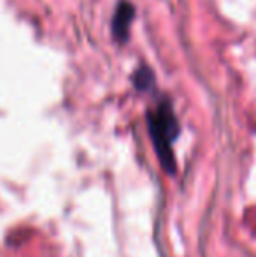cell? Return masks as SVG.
I'll return each instance as SVG.
<instances>
[{
	"label": "cell",
	"instance_id": "1",
	"mask_svg": "<svg viewBox=\"0 0 256 257\" xmlns=\"http://www.w3.org/2000/svg\"><path fill=\"white\" fill-rule=\"evenodd\" d=\"M147 122H149V133H151V139H153L154 147H156L158 158H160L163 168L172 173L176 170L174 154H172V142L178 139L179 122L174 110H172L170 103L163 102L158 105L147 115Z\"/></svg>",
	"mask_w": 256,
	"mask_h": 257
},
{
	"label": "cell",
	"instance_id": "2",
	"mask_svg": "<svg viewBox=\"0 0 256 257\" xmlns=\"http://www.w3.org/2000/svg\"><path fill=\"white\" fill-rule=\"evenodd\" d=\"M133 20V6L128 2H121L114 13L113 20V34L120 42H125L128 39V28Z\"/></svg>",
	"mask_w": 256,
	"mask_h": 257
},
{
	"label": "cell",
	"instance_id": "3",
	"mask_svg": "<svg viewBox=\"0 0 256 257\" xmlns=\"http://www.w3.org/2000/svg\"><path fill=\"white\" fill-rule=\"evenodd\" d=\"M153 82V74L149 70H139V74L135 75V86L139 89H146L149 88V84Z\"/></svg>",
	"mask_w": 256,
	"mask_h": 257
}]
</instances>
